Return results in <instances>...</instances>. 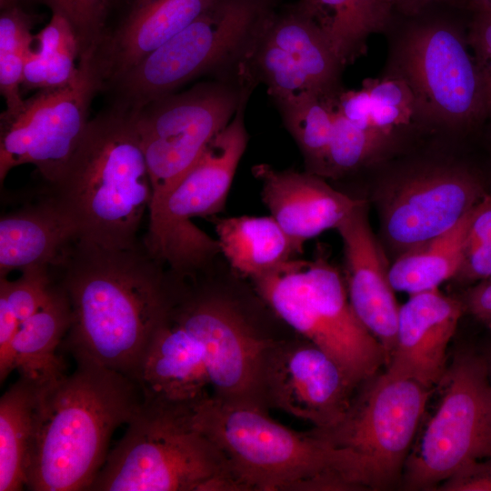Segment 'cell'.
Instances as JSON below:
<instances>
[{
	"mask_svg": "<svg viewBox=\"0 0 491 491\" xmlns=\"http://www.w3.org/2000/svg\"><path fill=\"white\" fill-rule=\"evenodd\" d=\"M321 30L343 66L366 52L368 38L383 32L396 10L392 0H295Z\"/></svg>",
	"mask_w": 491,
	"mask_h": 491,
	"instance_id": "cell-25",
	"label": "cell"
},
{
	"mask_svg": "<svg viewBox=\"0 0 491 491\" xmlns=\"http://www.w3.org/2000/svg\"><path fill=\"white\" fill-rule=\"evenodd\" d=\"M39 382L20 377L0 399V491L25 487Z\"/></svg>",
	"mask_w": 491,
	"mask_h": 491,
	"instance_id": "cell-28",
	"label": "cell"
},
{
	"mask_svg": "<svg viewBox=\"0 0 491 491\" xmlns=\"http://www.w3.org/2000/svg\"><path fill=\"white\" fill-rule=\"evenodd\" d=\"M26 0H0V93L4 114H13L23 105L22 84L25 61L32 51V30L36 16L24 6Z\"/></svg>",
	"mask_w": 491,
	"mask_h": 491,
	"instance_id": "cell-30",
	"label": "cell"
},
{
	"mask_svg": "<svg viewBox=\"0 0 491 491\" xmlns=\"http://www.w3.org/2000/svg\"><path fill=\"white\" fill-rule=\"evenodd\" d=\"M471 210L446 233L397 256L388 271L395 291L413 295L432 290L456 276Z\"/></svg>",
	"mask_w": 491,
	"mask_h": 491,
	"instance_id": "cell-27",
	"label": "cell"
},
{
	"mask_svg": "<svg viewBox=\"0 0 491 491\" xmlns=\"http://www.w3.org/2000/svg\"><path fill=\"white\" fill-rule=\"evenodd\" d=\"M392 139L379 130L356 125L335 106L331 135L319 175L336 178L356 171L379 158Z\"/></svg>",
	"mask_w": 491,
	"mask_h": 491,
	"instance_id": "cell-32",
	"label": "cell"
},
{
	"mask_svg": "<svg viewBox=\"0 0 491 491\" xmlns=\"http://www.w3.org/2000/svg\"><path fill=\"white\" fill-rule=\"evenodd\" d=\"M50 186L81 239L115 248L135 246L153 190L133 111L109 103L92 117Z\"/></svg>",
	"mask_w": 491,
	"mask_h": 491,
	"instance_id": "cell-4",
	"label": "cell"
},
{
	"mask_svg": "<svg viewBox=\"0 0 491 491\" xmlns=\"http://www.w3.org/2000/svg\"><path fill=\"white\" fill-rule=\"evenodd\" d=\"M396 10L413 16L420 14L432 4L436 3H458L459 0H392Z\"/></svg>",
	"mask_w": 491,
	"mask_h": 491,
	"instance_id": "cell-43",
	"label": "cell"
},
{
	"mask_svg": "<svg viewBox=\"0 0 491 491\" xmlns=\"http://www.w3.org/2000/svg\"><path fill=\"white\" fill-rule=\"evenodd\" d=\"M193 420L224 454L241 491L370 489L357 455L280 424L261 406L211 395L193 408Z\"/></svg>",
	"mask_w": 491,
	"mask_h": 491,
	"instance_id": "cell-3",
	"label": "cell"
},
{
	"mask_svg": "<svg viewBox=\"0 0 491 491\" xmlns=\"http://www.w3.org/2000/svg\"><path fill=\"white\" fill-rule=\"evenodd\" d=\"M145 243L107 247L79 239L60 266L71 307L61 347L137 383L147 344L166 312L169 270Z\"/></svg>",
	"mask_w": 491,
	"mask_h": 491,
	"instance_id": "cell-1",
	"label": "cell"
},
{
	"mask_svg": "<svg viewBox=\"0 0 491 491\" xmlns=\"http://www.w3.org/2000/svg\"><path fill=\"white\" fill-rule=\"evenodd\" d=\"M263 31L294 59L315 91L328 95L340 91L344 66L321 30L296 2L274 7Z\"/></svg>",
	"mask_w": 491,
	"mask_h": 491,
	"instance_id": "cell-24",
	"label": "cell"
},
{
	"mask_svg": "<svg viewBox=\"0 0 491 491\" xmlns=\"http://www.w3.org/2000/svg\"><path fill=\"white\" fill-rule=\"evenodd\" d=\"M216 0H123L124 11L85 57L100 92L157 49Z\"/></svg>",
	"mask_w": 491,
	"mask_h": 491,
	"instance_id": "cell-17",
	"label": "cell"
},
{
	"mask_svg": "<svg viewBox=\"0 0 491 491\" xmlns=\"http://www.w3.org/2000/svg\"><path fill=\"white\" fill-rule=\"evenodd\" d=\"M336 107L356 125L364 129L378 130L373 125L370 99L363 86L358 90H340L336 96Z\"/></svg>",
	"mask_w": 491,
	"mask_h": 491,
	"instance_id": "cell-41",
	"label": "cell"
},
{
	"mask_svg": "<svg viewBox=\"0 0 491 491\" xmlns=\"http://www.w3.org/2000/svg\"><path fill=\"white\" fill-rule=\"evenodd\" d=\"M80 46L69 22L52 13L49 22L35 34L25 65L22 90L63 87L76 76Z\"/></svg>",
	"mask_w": 491,
	"mask_h": 491,
	"instance_id": "cell-29",
	"label": "cell"
},
{
	"mask_svg": "<svg viewBox=\"0 0 491 491\" xmlns=\"http://www.w3.org/2000/svg\"><path fill=\"white\" fill-rule=\"evenodd\" d=\"M220 253L236 276L249 281L303 252L272 215H241L214 221Z\"/></svg>",
	"mask_w": 491,
	"mask_h": 491,
	"instance_id": "cell-23",
	"label": "cell"
},
{
	"mask_svg": "<svg viewBox=\"0 0 491 491\" xmlns=\"http://www.w3.org/2000/svg\"><path fill=\"white\" fill-rule=\"evenodd\" d=\"M438 490L491 491V456L463 466Z\"/></svg>",
	"mask_w": 491,
	"mask_h": 491,
	"instance_id": "cell-39",
	"label": "cell"
},
{
	"mask_svg": "<svg viewBox=\"0 0 491 491\" xmlns=\"http://www.w3.org/2000/svg\"><path fill=\"white\" fill-rule=\"evenodd\" d=\"M336 95L307 91L276 103L303 154L307 171L317 175L321 173L331 135Z\"/></svg>",
	"mask_w": 491,
	"mask_h": 491,
	"instance_id": "cell-31",
	"label": "cell"
},
{
	"mask_svg": "<svg viewBox=\"0 0 491 491\" xmlns=\"http://www.w3.org/2000/svg\"><path fill=\"white\" fill-rule=\"evenodd\" d=\"M166 315L203 349L213 396L261 406L265 355L296 333L251 285L217 280L207 270L188 276L169 271Z\"/></svg>",
	"mask_w": 491,
	"mask_h": 491,
	"instance_id": "cell-5",
	"label": "cell"
},
{
	"mask_svg": "<svg viewBox=\"0 0 491 491\" xmlns=\"http://www.w3.org/2000/svg\"><path fill=\"white\" fill-rule=\"evenodd\" d=\"M356 388L330 355L295 334L266 353L259 402L324 428L345 415Z\"/></svg>",
	"mask_w": 491,
	"mask_h": 491,
	"instance_id": "cell-15",
	"label": "cell"
},
{
	"mask_svg": "<svg viewBox=\"0 0 491 491\" xmlns=\"http://www.w3.org/2000/svg\"><path fill=\"white\" fill-rule=\"evenodd\" d=\"M75 369L39 383L25 487L89 490L109 454L114 432L142 401L139 385L88 358Z\"/></svg>",
	"mask_w": 491,
	"mask_h": 491,
	"instance_id": "cell-2",
	"label": "cell"
},
{
	"mask_svg": "<svg viewBox=\"0 0 491 491\" xmlns=\"http://www.w3.org/2000/svg\"><path fill=\"white\" fill-rule=\"evenodd\" d=\"M45 5L51 13L65 17L80 46V56L92 53L123 0H26Z\"/></svg>",
	"mask_w": 491,
	"mask_h": 491,
	"instance_id": "cell-35",
	"label": "cell"
},
{
	"mask_svg": "<svg viewBox=\"0 0 491 491\" xmlns=\"http://www.w3.org/2000/svg\"><path fill=\"white\" fill-rule=\"evenodd\" d=\"M439 385L444 391L402 482L406 490H432L463 466L491 456V378L485 356L454 357Z\"/></svg>",
	"mask_w": 491,
	"mask_h": 491,
	"instance_id": "cell-11",
	"label": "cell"
},
{
	"mask_svg": "<svg viewBox=\"0 0 491 491\" xmlns=\"http://www.w3.org/2000/svg\"><path fill=\"white\" fill-rule=\"evenodd\" d=\"M254 87L245 75L234 74L171 93L132 110L150 175L151 205L162 199L195 165Z\"/></svg>",
	"mask_w": 491,
	"mask_h": 491,
	"instance_id": "cell-10",
	"label": "cell"
},
{
	"mask_svg": "<svg viewBox=\"0 0 491 491\" xmlns=\"http://www.w3.org/2000/svg\"><path fill=\"white\" fill-rule=\"evenodd\" d=\"M389 74L409 85L420 118L459 127L487 115L480 75L466 38L446 23L409 28L393 51Z\"/></svg>",
	"mask_w": 491,
	"mask_h": 491,
	"instance_id": "cell-13",
	"label": "cell"
},
{
	"mask_svg": "<svg viewBox=\"0 0 491 491\" xmlns=\"http://www.w3.org/2000/svg\"><path fill=\"white\" fill-rule=\"evenodd\" d=\"M469 312L491 329V277L473 287L466 297Z\"/></svg>",
	"mask_w": 491,
	"mask_h": 491,
	"instance_id": "cell-42",
	"label": "cell"
},
{
	"mask_svg": "<svg viewBox=\"0 0 491 491\" xmlns=\"http://www.w3.org/2000/svg\"><path fill=\"white\" fill-rule=\"evenodd\" d=\"M472 19L466 41L480 75L486 105L491 117V5L469 1Z\"/></svg>",
	"mask_w": 491,
	"mask_h": 491,
	"instance_id": "cell-38",
	"label": "cell"
},
{
	"mask_svg": "<svg viewBox=\"0 0 491 491\" xmlns=\"http://www.w3.org/2000/svg\"><path fill=\"white\" fill-rule=\"evenodd\" d=\"M249 96L243 97L231 121L209 143L195 165L149 207L144 243L175 275L206 270L220 253L216 238L197 227L192 218L211 216L225 207L247 145L245 109Z\"/></svg>",
	"mask_w": 491,
	"mask_h": 491,
	"instance_id": "cell-9",
	"label": "cell"
},
{
	"mask_svg": "<svg viewBox=\"0 0 491 491\" xmlns=\"http://www.w3.org/2000/svg\"><path fill=\"white\" fill-rule=\"evenodd\" d=\"M349 302L362 324L380 342L387 366L396 345L399 307L384 254L371 229L365 201L339 224Z\"/></svg>",
	"mask_w": 491,
	"mask_h": 491,
	"instance_id": "cell-18",
	"label": "cell"
},
{
	"mask_svg": "<svg viewBox=\"0 0 491 491\" xmlns=\"http://www.w3.org/2000/svg\"><path fill=\"white\" fill-rule=\"evenodd\" d=\"M345 415L310 432L361 459L370 489H387L402 479L414 436L433 388L388 371L358 386Z\"/></svg>",
	"mask_w": 491,
	"mask_h": 491,
	"instance_id": "cell-12",
	"label": "cell"
},
{
	"mask_svg": "<svg viewBox=\"0 0 491 491\" xmlns=\"http://www.w3.org/2000/svg\"><path fill=\"white\" fill-rule=\"evenodd\" d=\"M137 384L143 398L195 407L212 395L200 345L165 312L145 351Z\"/></svg>",
	"mask_w": 491,
	"mask_h": 491,
	"instance_id": "cell-21",
	"label": "cell"
},
{
	"mask_svg": "<svg viewBox=\"0 0 491 491\" xmlns=\"http://www.w3.org/2000/svg\"><path fill=\"white\" fill-rule=\"evenodd\" d=\"M261 197L276 221L300 246L339 224L363 200L355 199L310 172L278 170L266 164L253 167Z\"/></svg>",
	"mask_w": 491,
	"mask_h": 491,
	"instance_id": "cell-20",
	"label": "cell"
},
{
	"mask_svg": "<svg viewBox=\"0 0 491 491\" xmlns=\"http://www.w3.org/2000/svg\"><path fill=\"white\" fill-rule=\"evenodd\" d=\"M193 408L143 398L89 490L241 491Z\"/></svg>",
	"mask_w": 491,
	"mask_h": 491,
	"instance_id": "cell-6",
	"label": "cell"
},
{
	"mask_svg": "<svg viewBox=\"0 0 491 491\" xmlns=\"http://www.w3.org/2000/svg\"><path fill=\"white\" fill-rule=\"evenodd\" d=\"M243 65L250 80L265 84L276 103L307 91L317 93L294 59L264 33L263 25Z\"/></svg>",
	"mask_w": 491,
	"mask_h": 491,
	"instance_id": "cell-33",
	"label": "cell"
},
{
	"mask_svg": "<svg viewBox=\"0 0 491 491\" xmlns=\"http://www.w3.org/2000/svg\"><path fill=\"white\" fill-rule=\"evenodd\" d=\"M277 0H216L186 27L105 90L130 110L175 92L197 76L235 74Z\"/></svg>",
	"mask_w": 491,
	"mask_h": 491,
	"instance_id": "cell-7",
	"label": "cell"
},
{
	"mask_svg": "<svg viewBox=\"0 0 491 491\" xmlns=\"http://www.w3.org/2000/svg\"><path fill=\"white\" fill-rule=\"evenodd\" d=\"M67 85L37 91L13 114L0 116V182L15 167L31 164L49 184L62 175L91 118L100 87L87 61L80 57Z\"/></svg>",
	"mask_w": 491,
	"mask_h": 491,
	"instance_id": "cell-14",
	"label": "cell"
},
{
	"mask_svg": "<svg viewBox=\"0 0 491 491\" xmlns=\"http://www.w3.org/2000/svg\"><path fill=\"white\" fill-rule=\"evenodd\" d=\"M80 239L66 210L46 198L5 214L0 219V277L33 267H60Z\"/></svg>",
	"mask_w": 491,
	"mask_h": 491,
	"instance_id": "cell-22",
	"label": "cell"
},
{
	"mask_svg": "<svg viewBox=\"0 0 491 491\" xmlns=\"http://www.w3.org/2000/svg\"><path fill=\"white\" fill-rule=\"evenodd\" d=\"M362 86L368 94L376 129L393 136L396 128L419 117L415 96L403 78L388 74L381 78H367Z\"/></svg>",
	"mask_w": 491,
	"mask_h": 491,
	"instance_id": "cell-34",
	"label": "cell"
},
{
	"mask_svg": "<svg viewBox=\"0 0 491 491\" xmlns=\"http://www.w3.org/2000/svg\"><path fill=\"white\" fill-rule=\"evenodd\" d=\"M485 357H486V362H487L489 375H490V378H491V348L488 350V352H487V354H486V356Z\"/></svg>",
	"mask_w": 491,
	"mask_h": 491,
	"instance_id": "cell-44",
	"label": "cell"
},
{
	"mask_svg": "<svg viewBox=\"0 0 491 491\" xmlns=\"http://www.w3.org/2000/svg\"><path fill=\"white\" fill-rule=\"evenodd\" d=\"M469 1H475V2H479V3H484V4H486V5H491V0H469Z\"/></svg>",
	"mask_w": 491,
	"mask_h": 491,
	"instance_id": "cell-45",
	"label": "cell"
},
{
	"mask_svg": "<svg viewBox=\"0 0 491 491\" xmlns=\"http://www.w3.org/2000/svg\"><path fill=\"white\" fill-rule=\"evenodd\" d=\"M462 312L460 301L437 288L410 295L399 307L396 345L386 371L429 388L438 386Z\"/></svg>",
	"mask_w": 491,
	"mask_h": 491,
	"instance_id": "cell-19",
	"label": "cell"
},
{
	"mask_svg": "<svg viewBox=\"0 0 491 491\" xmlns=\"http://www.w3.org/2000/svg\"><path fill=\"white\" fill-rule=\"evenodd\" d=\"M72 320L67 296L55 283L45 303L21 322L13 345L15 370L39 383L64 374V364L56 355Z\"/></svg>",
	"mask_w": 491,
	"mask_h": 491,
	"instance_id": "cell-26",
	"label": "cell"
},
{
	"mask_svg": "<svg viewBox=\"0 0 491 491\" xmlns=\"http://www.w3.org/2000/svg\"><path fill=\"white\" fill-rule=\"evenodd\" d=\"M384 193L382 233L397 256L454 227L484 196L473 175L449 165L409 173Z\"/></svg>",
	"mask_w": 491,
	"mask_h": 491,
	"instance_id": "cell-16",
	"label": "cell"
},
{
	"mask_svg": "<svg viewBox=\"0 0 491 491\" xmlns=\"http://www.w3.org/2000/svg\"><path fill=\"white\" fill-rule=\"evenodd\" d=\"M21 321L0 291V381L3 383L15 370L13 345Z\"/></svg>",
	"mask_w": 491,
	"mask_h": 491,
	"instance_id": "cell-40",
	"label": "cell"
},
{
	"mask_svg": "<svg viewBox=\"0 0 491 491\" xmlns=\"http://www.w3.org/2000/svg\"><path fill=\"white\" fill-rule=\"evenodd\" d=\"M250 283L285 325L330 355L356 387L386 364L382 345L356 315L344 277L327 260L294 258Z\"/></svg>",
	"mask_w": 491,
	"mask_h": 491,
	"instance_id": "cell-8",
	"label": "cell"
},
{
	"mask_svg": "<svg viewBox=\"0 0 491 491\" xmlns=\"http://www.w3.org/2000/svg\"><path fill=\"white\" fill-rule=\"evenodd\" d=\"M456 276L491 277V196L484 195L470 213L461 266Z\"/></svg>",
	"mask_w": 491,
	"mask_h": 491,
	"instance_id": "cell-36",
	"label": "cell"
},
{
	"mask_svg": "<svg viewBox=\"0 0 491 491\" xmlns=\"http://www.w3.org/2000/svg\"><path fill=\"white\" fill-rule=\"evenodd\" d=\"M19 278L10 281L0 277V291L22 322L35 314L48 299L55 281L49 268L33 267L23 270Z\"/></svg>",
	"mask_w": 491,
	"mask_h": 491,
	"instance_id": "cell-37",
	"label": "cell"
}]
</instances>
